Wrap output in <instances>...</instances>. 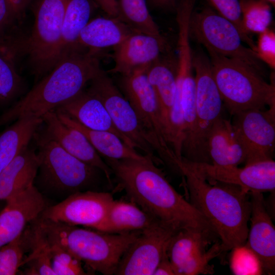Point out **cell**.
Segmentation results:
<instances>
[{"instance_id": "15", "label": "cell", "mask_w": 275, "mask_h": 275, "mask_svg": "<svg viewBox=\"0 0 275 275\" xmlns=\"http://www.w3.org/2000/svg\"><path fill=\"white\" fill-rule=\"evenodd\" d=\"M114 200L113 195L107 191H78L56 205L47 206L40 217L96 230Z\"/></svg>"}, {"instance_id": "14", "label": "cell", "mask_w": 275, "mask_h": 275, "mask_svg": "<svg viewBox=\"0 0 275 275\" xmlns=\"http://www.w3.org/2000/svg\"><path fill=\"white\" fill-rule=\"evenodd\" d=\"M177 231L160 222L142 231L121 257L114 274H153Z\"/></svg>"}, {"instance_id": "21", "label": "cell", "mask_w": 275, "mask_h": 275, "mask_svg": "<svg viewBox=\"0 0 275 275\" xmlns=\"http://www.w3.org/2000/svg\"><path fill=\"white\" fill-rule=\"evenodd\" d=\"M209 163L221 166H238L245 162V154L232 123L222 116L212 127L207 140Z\"/></svg>"}, {"instance_id": "13", "label": "cell", "mask_w": 275, "mask_h": 275, "mask_svg": "<svg viewBox=\"0 0 275 275\" xmlns=\"http://www.w3.org/2000/svg\"><path fill=\"white\" fill-rule=\"evenodd\" d=\"M274 106L250 109L234 115L232 123L245 154V165L272 159L275 147Z\"/></svg>"}, {"instance_id": "1", "label": "cell", "mask_w": 275, "mask_h": 275, "mask_svg": "<svg viewBox=\"0 0 275 275\" xmlns=\"http://www.w3.org/2000/svg\"><path fill=\"white\" fill-rule=\"evenodd\" d=\"M132 202L176 230H194L217 236L203 215L171 184L154 160L105 159Z\"/></svg>"}, {"instance_id": "10", "label": "cell", "mask_w": 275, "mask_h": 275, "mask_svg": "<svg viewBox=\"0 0 275 275\" xmlns=\"http://www.w3.org/2000/svg\"><path fill=\"white\" fill-rule=\"evenodd\" d=\"M195 71L196 129L191 151L186 159L209 163L206 143L209 133L222 117L223 100L213 77L209 59L203 53L193 54Z\"/></svg>"}, {"instance_id": "2", "label": "cell", "mask_w": 275, "mask_h": 275, "mask_svg": "<svg viewBox=\"0 0 275 275\" xmlns=\"http://www.w3.org/2000/svg\"><path fill=\"white\" fill-rule=\"evenodd\" d=\"M99 53L81 48L61 58L48 74L0 116V127L23 118H42L84 90L102 69Z\"/></svg>"}, {"instance_id": "42", "label": "cell", "mask_w": 275, "mask_h": 275, "mask_svg": "<svg viewBox=\"0 0 275 275\" xmlns=\"http://www.w3.org/2000/svg\"><path fill=\"white\" fill-rule=\"evenodd\" d=\"M15 20L20 17L32 0H8Z\"/></svg>"}, {"instance_id": "16", "label": "cell", "mask_w": 275, "mask_h": 275, "mask_svg": "<svg viewBox=\"0 0 275 275\" xmlns=\"http://www.w3.org/2000/svg\"><path fill=\"white\" fill-rule=\"evenodd\" d=\"M163 38L134 32L113 47L114 66L108 72L120 75L147 68L168 51Z\"/></svg>"}, {"instance_id": "33", "label": "cell", "mask_w": 275, "mask_h": 275, "mask_svg": "<svg viewBox=\"0 0 275 275\" xmlns=\"http://www.w3.org/2000/svg\"><path fill=\"white\" fill-rule=\"evenodd\" d=\"M243 29L247 34L261 33L269 28L271 8L265 0H240Z\"/></svg>"}, {"instance_id": "11", "label": "cell", "mask_w": 275, "mask_h": 275, "mask_svg": "<svg viewBox=\"0 0 275 275\" xmlns=\"http://www.w3.org/2000/svg\"><path fill=\"white\" fill-rule=\"evenodd\" d=\"M87 90L103 103L116 128L134 144L136 149L155 160L152 141L132 106L102 69L89 82Z\"/></svg>"}, {"instance_id": "35", "label": "cell", "mask_w": 275, "mask_h": 275, "mask_svg": "<svg viewBox=\"0 0 275 275\" xmlns=\"http://www.w3.org/2000/svg\"><path fill=\"white\" fill-rule=\"evenodd\" d=\"M47 239L49 244L52 268L54 275L89 274L84 269L81 261L57 242Z\"/></svg>"}, {"instance_id": "26", "label": "cell", "mask_w": 275, "mask_h": 275, "mask_svg": "<svg viewBox=\"0 0 275 275\" xmlns=\"http://www.w3.org/2000/svg\"><path fill=\"white\" fill-rule=\"evenodd\" d=\"M157 222L133 202L114 200L96 230L111 233L142 231Z\"/></svg>"}, {"instance_id": "25", "label": "cell", "mask_w": 275, "mask_h": 275, "mask_svg": "<svg viewBox=\"0 0 275 275\" xmlns=\"http://www.w3.org/2000/svg\"><path fill=\"white\" fill-rule=\"evenodd\" d=\"M56 112L63 123L81 132L98 154L105 159L144 160L151 157L139 153L113 133L90 129L65 114Z\"/></svg>"}, {"instance_id": "17", "label": "cell", "mask_w": 275, "mask_h": 275, "mask_svg": "<svg viewBox=\"0 0 275 275\" xmlns=\"http://www.w3.org/2000/svg\"><path fill=\"white\" fill-rule=\"evenodd\" d=\"M6 202L0 212V247L19 236L47 207L43 195L34 185Z\"/></svg>"}, {"instance_id": "7", "label": "cell", "mask_w": 275, "mask_h": 275, "mask_svg": "<svg viewBox=\"0 0 275 275\" xmlns=\"http://www.w3.org/2000/svg\"><path fill=\"white\" fill-rule=\"evenodd\" d=\"M146 68L138 69L120 75L119 89L132 106L151 139L155 152L167 165L178 173L180 159L170 143L158 101L146 76Z\"/></svg>"}, {"instance_id": "41", "label": "cell", "mask_w": 275, "mask_h": 275, "mask_svg": "<svg viewBox=\"0 0 275 275\" xmlns=\"http://www.w3.org/2000/svg\"><path fill=\"white\" fill-rule=\"evenodd\" d=\"M153 274L176 275L175 270L169 259L167 253L162 256Z\"/></svg>"}, {"instance_id": "32", "label": "cell", "mask_w": 275, "mask_h": 275, "mask_svg": "<svg viewBox=\"0 0 275 275\" xmlns=\"http://www.w3.org/2000/svg\"><path fill=\"white\" fill-rule=\"evenodd\" d=\"M30 250V230L28 226L17 238L0 247V275H15L22 266L24 254Z\"/></svg>"}, {"instance_id": "31", "label": "cell", "mask_w": 275, "mask_h": 275, "mask_svg": "<svg viewBox=\"0 0 275 275\" xmlns=\"http://www.w3.org/2000/svg\"><path fill=\"white\" fill-rule=\"evenodd\" d=\"M118 18L134 31L163 38L151 15L146 0H117Z\"/></svg>"}, {"instance_id": "36", "label": "cell", "mask_w": 275, "mask_h": 275, "mask_svg": "<svg viewBox=\"0 0 275 275\" xmlns=\"http://www.w3.org/2000/svg\"><path fill=\"white\" fill-rule=\"evenodd\" d=\"M224 251L220 241L215 242L209 249L196 254L185 263L179 270L178 275L213 273L210 262Z\"/></svg>"}, {"instance_id": "38", "label": "cell", "mask_w": 275, "mask_h": 275, "mask_svg": "<svg viewBox=\"0 0 275 275\" xmlns=\"http://www.w3.org/2000/svg\"><path fill=\"white\" fill-rule=\"evenodd\" d=\"M259 59L272 69L275 68V34L268 29L259 34L254 50Z\"/></svg>"}, {"instance_id": "8", "label": "cell", "mask_w": 275, "mask_h": 275, "mask_svg": "<svg viewBox=\"0 0 275 275\" xmlns=\"http://www.w3.org/2000/svg\"><path fill=\"white\" fill-rule=\"evenodd\" d=\"M189 35L207 51L240 60L263 73L261 61L252 49L243 45L236 26L211 8L194 9L189 21Z\"/></svg>"}, {"instance_id": "28", "label": "cell", "mask_w": 275, "mask_h": 275, "mask_svg": "<svg viewBox=\"0 0 275 275\" xmlns=\"http://www.w3.org/2000/svg\"><path fill=\"white\" fill-rule=\"evenodd\" d=\"M14 121L0 134V173L28 146L43 119L23 117Z\"/></svg>"}, {"instance_id": "30", "label": "cell", "mask_w": 275, "mask_h": 275, "mask_svg": "<svg viewBox=\"0 0 275 275\" xmlns=\"http://www.w3.org/2000/svg\"><path fill=\"white\" fill-rule=\"evenodd\" d=\"M19 46L13 42L0 44V105L10 103L20 93L23 87L18 74L16 60L21 52Z\"/></svg>"}, {"instance_id": "29", "label": "cell", "mask_w": 275, "mask_h": 275, "mask_svg": "<svg viewBox=\"0 0 275 275\" xmlns=\"http://www.w3.org/2000/svg\"><path fill=\"white\" fill-rule=\"evenodd\" d=\"M213 237L194 230L178 231L171 238L167 249V255L176 275L183 265L196 254L206 250Z\"/></svg>"}, {"instance_id": "43", "label": "cell", "mask_w": 275, "mask_h": 275, "mask_svg": "<svg viewBox=\"0 0 275 275\" xmlns=\"http://www.w3.org/2000/svg\"><path fill=\"white\" fill-rule=\"evenodd\" d=\"M153 6L164 8L172 7L176 5V2L179 0H146Z\"/></svg>"}, {"instance_id": "5", "label": "cell", "mask_w": 275, "mask_h": 275, "mask_svg": "<svg viewBox=\"0 0 275 275\" xmlns=\"http://www.w3.org/2000/svg\"><path fill=\"white\" fill-rule=\"evenodd\" d=\"M208 52L213 77L230 114L275 106L274 85L257 70L240 60Z\"/></svg>"}, {"instance_id": "22", "label": "cell", "mask_w": 275, "mask_h": 275, "mask_svg": "<svg viewBox=\"0 0 275 275\" xmlns=\"http://www.w3.org/2000/svg\"><path fill=\"white\" fill-rule=\"evenodd\" d=\"M136 32L118 17L98 16L92 18L82 30L77 44L79 48L99 52L118 45Z\"/></svg>"}, {"instance_id": "9", "label": "cell", "mask_w": 275, "mask_h": 275, "mask_svg": "<svg viewBox=\"0 0 275 275\" xmlns=\"http://www.w3.org/2000/svg\"><path fill=\"white\" fill-rule=\"evenodd\" d=\"M67 0H37L35 21L24 43L34 73L50 72L60 59L62 29Z\"/></svg>"}, {"instance_id": "20", "label": "cell", "mask_w": 275, "mask_h": 275, "mask_svg": "<svg viewBox=\"0 0 275 275\" xmlns=\"http://www.w3.org/2000/svg\"><path fill=\"white\" fill-rule=\"evenodd\" d=\"M56 111L67 115L90 129L113 133L128 146L136 149L131 140L116 128L101 101L87 90H83Z\"/></svg>"}, {"instance_id": "18", "label": "cell", "mask_w": 275, "mask_h": 275, "mask_svg": "<svg viewBox=\"0 0 275 275\" xmlns=\"http://www.w3.org/2000/svg\"><path fill=\"white\" fill-rule=\"evenodd\" d=\"M250 228L245 243L260 259L264 271L275 270V227L262 193L249 192Z\"/></svg>"}, {"instance_id": "24", "label": "cell", "mask_w": 275, "mask_h": 275, "mask_svg": "<svg viewBox=\"0 0 275 275\" xmlns=\"http://www.w3.org/2000/svg\"><path fill=\"white\" fill-rule=\"evenodd\" d=\"M146 74L155 93L169 134V114L176 90L177 59L166 52L146 68Z\"/></svg>"}, {"instance_id": "19", "label": "cell", "mask_w": 275, "mask_h": 275, "mask_svg": "<svg viewBox=\"0 0 275 275\" xmlns=\"http://www.w3.org/2000/svg\"><path fill=\"white\" fill-rule=\"evenodd\" d=\"M46 132L67 152L82 161L97 168L112 185V170L103 160L87 138L79 131L69 127L59 118L55 110L42 117Z\"/></svg>"}, {"instance_id": "34", "label": "cell", "mask_w": 275, "mask_h": 275, "mask_svg": "<svg viewBox=\"0 0 275 275\" xmlns=\"http://www.w3.org/2000/svg\"><path fill=\"white\" fill-rule=\"evenodd\" d=\"M231 251L230 266L233 274L259 275L264 271L260 259L245 243Z\"/></svg>"}, {"instance_id": "6", "label": "cell", "mask_w": 275, "mask_h": 275, "mask_svg": "<svg viewBox=\"0 0 275 275\" xmlns=\"http://www.w3.org/2000/svg\"><path fill=\"white\" fill-rule=\"evenodd\" d=\"M35 138L40 178L47 186L69 193L93 190L103 172L65 150L45 130Z\"/></svg>"}, {"instance_id": "12", "label": "cell", "mask_w": 275, "mask_h": 275, "mask_svg": "<svg viewBox=\"0 0 275 275\" xmlns=\"http://www.w3.org/2000/svg\"><path fill=\"white\" fill-rule=\"evenodd\" d=\"M208 182L240 186L248 192H274L275 161L273 159L237 166H221L189 161L182 157L179 164Z\"/></svg>"}, {"instance_id": "40", "label": "cell", "mask_w": 275, "mask_h": 275, "mask_svg": "<svg viewBox=\"0 0 275 275\" xmlns=\"http://www.w3.org/2000/svg\"><path fill=\"white\" fill-rule=\"evenodd\" d=\"M97 6L107 16L118 17L117 0H93Z\"/></svg>"}, {"instance_id": "37", "label": "cell", "mask_w": 275, "mask_h": 275, "mask_svg": "<svg viewBox=\"0 0 275 275\" xmlns=\"http://www.w3.org/2000/svg\"><path fill=\"white\" fill-rule=\"evenodd\" d=\"M219 14L231 21L239 30L243 42L254 51L256 44L243 29L239 0H207Z\"/></svg>"}, {"instance_id": "4", "label": "cell", "mask_w": 275, "mask_h": 275, "mask_svg": "<svg viewBox=\"0 0 275 275\" xmlns=\"http://www.w3.org/2000/svg\"><path fill=\"white\" fill-rule=\"evenodd\" d=\"M36 222L48 239L104 275L115 274L121 257L142 232L107 233L40 217Z\"/></svg>"}, {"instance_id": "27", "label": "cell", "mask_w": 275, "mask_h": 275, "mask_svg": "<svg viewBox=\"0 0 275 275\" xmlns=\"http://www.w3.org/2000/svg\"><path fill=\"white\" fill-rule=\"evenodd\" d=\"M96 7L93 0H67L62 29L59 60L80 48L77 44L79 34L92 19Z\"/></svg>"}, {"instance_id": "3", "label": "cell", "mask_w": 275, "mask_h": 275, "mask_svg": "<svg viewBox=\"0 0 275 275\" xmlns=\"http://www.w3.org/2000/svg\"><path fill=\"white\" fill-rule=\"evenodd\" d=\"M179 174L185 179L189 202L209 223L224 251L244 244L251 214L249 192L233 184H211L183 167Z\"/></svg>"}, {"instance_id": "44", "label": "cell", "mask_w": 275, "mask_h": 275, "mask_svg": "<svg viewBox=\"0 0 275 275\" xmlns=\"http://www.w3.org/2000/svg\"><path fill=\"white\" fill-rule=\"evenodd\" d=\"M269 4H271L272 6L274 7L275 5V0H265Z\"/></svg>"}, {"instance_id": "23", "label": "cell", "mask_w": 275, "mask_h": 275, "mask_svg": "<svg viewBox=\"0 0 275 275\" xmlns=\"http://www.w3.org/2000/svg\"><path fill=\"white\" fill-rule=\"evenodd\" d=\"M39 168L37 154L28 146L0 173V200L8 201L34 185Z\"/></svg>"}, {"instance_id": "39", "label": "cell", "mask_w": 275, "mask_h": 275, "mask_svg": "<svg viewBox=\"0 0 275 275\" xmlns=\"http://www.w3.org/2000/svg\"><path fill=\"white\" fill-rule=\"evenodd\" d=\"M15 20L8 1L0 0V44L10 32Z\"/></svg>"}]
</instances>
